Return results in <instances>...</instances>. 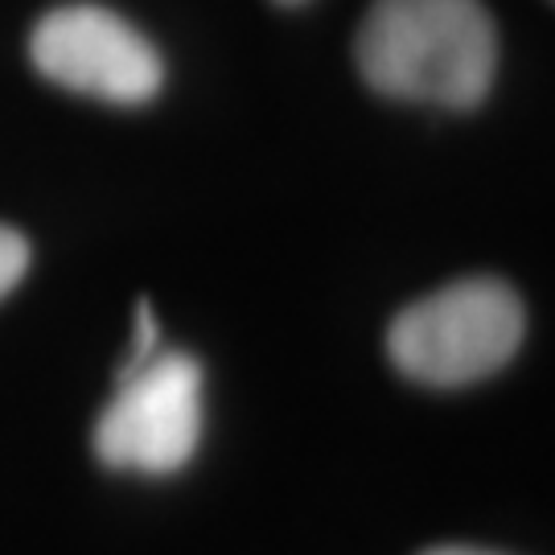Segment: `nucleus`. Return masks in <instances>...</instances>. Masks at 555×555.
Returning <instances> with one entry per match:
<instances>
[{
	"mask_svg": "<svg viewBox=\"0 0 555 555\" xmlns=\"http://www.w3.org/2000/svg\"><path fill=\"white\" fill-rule=\"evenodd\" d=\"M354 59L387 100L469 112L494 87L498 25L481 0H375Z\"/></svg>",
	"mask_w": 555,
	"mask_h": 555,
	"instance_id": "f257e3e1",
	"label": "nucleus"
},
{
	"mask_svg": "<svg viewBox=\"0 0 555 555\" xmlns=\"http://www.w3.org/2000/svg\"><path fill=\"white\" fill-rule=\"evenodd\" d=\"M527 309L506 280H453L412 300L387 330V354L420 387L456 391L498 375L518 354Z\"/></svg>",
	"mask_w": 555,
	"mask_h": 555,
	"instance_id": "f03ea898",
	"label": "nucleus"
},
{
	"mask_svg": "<svg viewBox=\"0 0 555 555\" xmlns=\"http://www.w3.org/2000/svg\"><path fill=\"white\" fill-rule=\"evenodd\" d=\"M206 428V371L185 350H157L124 371L116 396L95 420V456L107 469L169 477L185 469Z\"/></svg>",
	"mask_w": 555,
	"mask_h": 555,
	"instance_id": "7ed1b4c3",
	"label": "nucleus"
},
{
	"mask_svg": "<svg viewBox=\"0 0 555 555\" xmlns=\"http://www.w3.org/2000/svg\"><path fill=\"white\" fill-rule=\"evenodd\" d=\"M29 59L38 75L75 95L140 107L160 91L165 62L157 46L103 4H62L34 25Z\"/></svg>",
	"mask_w": 555,
	"mask_h": 555,
	"instance_id": "20e7f679",
	"label": "nucleus"
},
{
	"mask_svg": "<svg viewBox=\"0 0 555 555\" xmlns=\"http://www.w3.org/2000/svg\"><path fill=\"white\" fill-rule=\"evenodd\" d=\"M25 268H29V243L13 227L0 222V300L17 288Z\"/></svg>",
	"mask_w": 555,
	"mask_h": 555,
	"instance_id": "39448f33",
	"label": "nucleus"
},
{
	"mask_svg": "<svg viewBox=\"0 0 555 555\" xmlns=\"http://www.w3.org/2000/svg\"><path fill=\"white\" fill-rule=\"evenodd\" d=\"M160 350V330H157V313H153V305L140 297L137 300V334H132V350H128V362H124V371H137L144 366L149 358ZM119 371V375H124Z\"/></svg>",
	"mask_w": 555,
	"mask_h": 555,
	"instance_id": "423d86ee",
	"label": "nucleus"
},
{
	"mask_svg": "<svg viewBox=\"0 0 555 555\" xmlns=\"http://www.w3.org/2000/svg\"><path fill=\"white\" fill-rule=\"evenodd\" d=\"M420 555H498V552H481V547H428Z\"/></svg>",
	"mask_w": 555,
	"mask_h": 555,
	"instance_id": "0eeeda50",
	"label": "nucleus"
},
{
	"mask_svg": "<svg viewBox=\"0 0 555 555\" xmlns=\"http://www.w3.org/2000/svg\"><path fill=\"white\" fill-rule=\"evenodd\" d=\"M280 4H300V0H280Z\"/></svg>",
	"mask_w": 555,
	"mask_h": 555,
	"instance_id": "6e6552de",
	"label": "nucleus"
}]
</instances>
